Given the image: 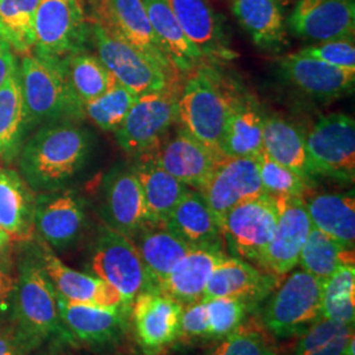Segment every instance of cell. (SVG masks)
I'll return each instance as SVG.
<instances>
[{
  "label": "cell",
  "mask_w": 355,
  "mask_h": 355,
  "mask_svg": "<svg viewBox=\"0 0 355 355\" xmlns=\"http://www.w3.org/2000/svg\"><path fill=\"white\" fill-rule=\"evenodd\" d=\"M296 53L322 61L325 64L347 70H355L354 37L334 38L328 41L313 42Z\"/></svg>",
  "instance_id": "ee69618b"
},
{
  "label": "cell",
  "mask_w": 355,
  "mask_h": 355,
  "mask_svg": "<svg viewBox=\"0 0 355 355\" xmlns=\"http://www.w3.org/2000/svg\"><path fill=\"white\" fill-rule=\"evenodd\" d=\"M225 257L224 249L192 248L158 286V291L182 305L203 300L208 280Z\"/></svg>",
  "instance_id": "484cf974"
},
{
  "label": "cell",
  "mask_w": 355,
  "mask_h": 355,
  "mask_svg": "<svg viewBox=\"0 0 355 355\" xmlns=\"http://www.w3.org/2000/svg\"><path fill=\"white\" fill-rule=\"evenodd\" d=\"M57 306L69 343L87 346L117 343L125 334L130 311L66 300L57 293Z\"/></svg>",
  "instance_id": "2e32d148"
},
{
  "label": "cell",
  "mask_w": 355,
  "mask_h": 355,
  "mask_svg": "<svg viewBox=\"0 0 355 355\" xmlns=\"http://www.w3.org/2000/svg\"><path fill=\"white\" fill-rule=\"evenodd\" d=\"M274 199L278 221L259 267L283 279L299 265L312 223L303 196H274Z\"/></svg>",
  "instance_id": "5bb4252c"
},
{
  "label": "cell",
  "mask_w": 355,
  "mask_h": 355,
  "mask_svg": "<svg viewBox=\"0 0 355 355\" xmlns=\"http://www.w3.org/2000/svg\"><path fill=\"white\" fill-rule=\"evenodd\" d=\"M259 178L263 190L271 196H303L311 191V180L280 165L262 152L258 157Z\"/></svg>",
  "instance_id": "60d3db41"
},
{
  "label": "cell",
  "mask_w": 355,
  "mask_h": 355,
  "mask_svg": "<svg viewBox=\"0 0 355 355\" xmlns=\"http://www.w3.org/2000/svg\"><path fill=\"white\" fill-rule=\"evenodd\" d=\"M89 270L120 292L130 306L141 292L154 290L136 245L107 225L99 228L91 245Z\"/></svg>",
  "instance_id": "52a82bcc"
},
{
  "label": "cell",
  "mask_w": 355,
  "mask_h": 355,
  "mask_svg": "<svg viewBox=\"0 0 355 355\" xmlns=\"http://www.w3.org/2000/svg\"><path fill=\"white\" fill-rule=\"evenodd\" d=\"M11 324H15L13 336L28 352L55 337L69 343L58 313L57 292L38 258L36 246L19 261Z\"/></svg>",
  "instance_id": "7a4b0ae2"
},
{
  "label": "cell",
  "mask_w": 355,
  "mask_h": 355,
  "mask_svg": "<svg viewBox=\"0 0 355 355\" xmlns=\"http://www.w3.org/2000/svg\"><path fill=\"white\" fill-rule=\"evenodd\" d=\"M89 23V42L94 53L117 82L127 89L141 96L170 86L183 85L182 78L170 73L142 51L111 36L99 24L91 20Z\"/></svg>",
  "instance_id": "8992f818"
},
{
  "label": "cell",
  "mask_w": 355,
  "mask_h": 355,
  "mask_svg": "<svg viewBox=\"0 0 355 355\" xmlns=\"http://www.w3.org/2000/svg\"><path fill=\"white\" fill-rule=\"evenodd\" d=\"M180 91L182 85L139 96L114 132L119 146L136 157L154 148L178 123Z\"/></svg>",
  "instance_id": "8fae6325"
},
{
  "label": "cell",
  "mask_w": 355,
  "mask_h": 355,
  "mask_svg": "<svg viewBox=\"0 0 355 355\" xmlns=\"http://www.w3.org/2000/svg\"><path fill=\"white\" fill-rule=\"evenodd\" d=\"M28 133L19 66L0 87V161L10 164L19 157Z\"/></svg>",
  "instance_id": "d6a6232c"
},
{
  "label": "cell",
  "mask_w": 355,
  "mask_h": 355,
  "mask_svg": "<svg viewBox=\"0 0 355 355\" xmlns=\"http://www.w3.org/2000/svg\"><path fill=\"white\" fill-rule=\"evenodd\" d=\"M130 240L140 253L154 290H158V286L170 271L192 249L170 229L166 228L164 223L150 221Z\"/></svg>",
  "instance_id": "f546056e"
},
{
  "label": "cell",
  "mask_w": 355,
  "mask_h": 355,
  "mask_svg": "<svg viewBox=\"0 0 355 355\" xmlns=\"http://www.w3.org/2000/svg\"><path fill=\"white\" fill-rule=\"evenodd\" d=\"M36 252L54 290L66 300L80 304L130 311V305L127 304L120 292L111 284L91 275L89 272H80L64 265L45 242L38 241Z\"/></svg>",
  "instance_id": "44dd1931"
},
{
  "label": "cell",
  "mask_w": 355,
  "mask_h": 355,
  "mask_svg": "<svg viewBox=\"0 0 355 355\" xmlns=\"http://www.w3.org/2000/svg\"><path fill=\"white\" fill-rule=\"evenodd\" d=\"M40 0H0V37L19 55L35 45V17Z\"/></svg>",
  "instance_id": "74e56055"
},
{
  "label": "cell",
  "mask_w": 355,
  "mask_h": 355,
  "mask_svg": "<svg viewBox=\"0 0 355 355\" xmlns=\"http://www.w3.org/2000/svg\"><path fill=\"white\" fill-rule=\"evenodd\" d=\"M36 196L26 179L0 167V228L12 240L29 241L35 232Z\"/></svg>",
  "instance_id": "f1b7e54d"
},
{
  "label": "cell",
  "mask_w": 355,
  "mask_h": 355,
  "mask_svg": "<svg viewBox=\"0 0 355 355\" xmlns=\"http://www.w3.org/2000/svg\"><path fill=\"white\" fill-rule=\"evenodd\" d=\"M139 99V95L127 89L121 83H116L102 96L83 104L85 119L91 120L102 130L114 132L121 125L132 105Z\"/></svg>",
  "instance_id": "ab89813d"
},
{
  "label": "cell",
  "mask_w": 355,
  "mask_h": 355,
  "mask_svg": "<svg viewBox=\"0 0 355 355\" xmlns=\"http://www.w3.org/2000/svg\"><path fill=\"white\" fill-rule=\"evenodd\" d=\"M16 296V271L12 259L4 252L0 253V325L12 320Z\"/></svg>",
  "instance_id": "7dc6e473"
},
{
  "label": "cell",
  "mask_w": 355,
  "mask_h": 355,
  "mask_svg": "<svg viewBox=\"0 0 355 355\" xmlns=\"http://www.w3.org/2000/svg\"><path fill=\"white\" fill-rule=\"evenodd\" d=\"M20 82L24 99L26 130L60 121L85 119L83 104L70 86L64 62L23 55Z\"/></svg>",
  "instance_id": "277c9868"
},
{
  "label": "cell",
  "mask_w": 355,
  "mask_h": 355,
  "mask_svg": "<svg viewBox=\"0 0 355 355\" xmlns=\"http://www.w3.org/2000/svg\"><path fill=\"white\" fill-rule=\"evenodd\" d=\"M19 66L13 51L10 45L0 37V87L7 80V78L12 74L13 70Z\"/></svg>",
  "instance_id": "c3c4849f"
},
{
  "label": "cell",
  "mask_w": 355,
  "mask_h": 355,
  "mask_svg": "<svg viewBox=\"0 0 355 355\" xmlns=\"http://www.w3.org/2000/svg\"><path fill=\"white\" fill-rule=\"evenodd\" d=\"M230 8L259 49L278 51L287 44L290 0H230Z\"/></svg>",
  "instance_id": "d4e9b609"
},
{
  "label": "cell",
  "mask_w": 355,
  "mask_h": 355,
  "mask_svg": "<svg viewBox=\"0 0 355 355\" xmlns=\"http://www.w3.org/2000/svg\"><path fill=\"white\" fill-rule=\"evenodd\" d=\"M267 297L262 324L277 338L300 337L322 318L324 283L304 270L291 271Z\"/></svg>",
  "instance_id": "5b68a950"
},
{
  "label": "cell",
  "mask_w": 355,
  "mask_h": 355,
  "mask_svg": "<svg viewBox=\"0 0 355 355\" xmlns=\"http://www.w3.org/2000/svg\"><path fill=\"white\" fill-rule=\"evenodd\" d=\"M196 191L214 212L218 225L232 208L266 193L259 178L258 158L223 154Z\"/></svg>",
  "instance_id": "4fadbf2b"
},
{
  "label": "cell",
  "mask_w": 355,
  "mask_h": 355,
  "mask_svg": "<svg viewBox=\"0 0 355 355\" xmlns=\"http://www.w3.org/2000/svg\"><path fill=\"white\" fill-rule=\"evenodd\" d=\"M92 141L74 121L41 125L19 153L21 177L33 191H54L76 177L86 165Z\"/></svg>",
  "instance_id": "6da1fadb"
},
{
  "label": "cell",
  "mask_w": 355,
  "mask_h": 355,
  "mask_svg": "<svg viewBox=\"0 0 355 355\" xmlns=\"http://www.w3.org/2000/svg\"><path fill=\"white\" fill-rule=\"evenodd\" d=\"M322 318L354 327V265L338 267L324 283Z\"/></svg>",
  "instance_id": "f35d334b"
},
{
  "label": "cell",
  "mask_w": 355,
  "mask_h": 355,
  "mask_svg": "<svg viewBox=\"0 0 355 355\" xmlns=\"http://www.w3.org/2000/svg\"><path fill=\"white\" fill-rule=\"evenodd\" d=\"M86 227L83 200L74 191H45L36 196L35 230L51 249H66L82 236Z\"/></svg>",
  "instance_id": "e0dca14e"
},
{
  "label": "cell",
  "mask_w": 355,
  "mask_h": 355,
  "mask_svg": "<svg viewBox=\"0 0 355 355\" xmlns=\"http://www.w3.org/2000/svg\"><path fill=\"white\" fill-rule=\"evenodd\" d=\"M145 153H149L168 174L193 190L202 186L221 155L196 140L180 124L174 136L167 133L154 148Z\"/></svg>",
  "instance_id": "cb8c5ba5"
},
{
  "label": "cell",
  "mask_w": 355,
  "mask_h": 355,
  "mask_svg": "<svg viewBox=\"0 0 355 355\" xmlns=\"http://www.w3.org/2000/svg\"><path fill=\"white\" fill-rule=\"evenodd\" d=\"M164 224L191 248L224 249L218 221L203 196L193 189L186 192Z\"/></svg>",
  "instance_id": "4316f807"
},
{
  "label": "cell",
  "mask_w": 355,
  "mask_h": 355,
  "mask_svg": "<svg viewBox=\"0 0 355 355\" xmlns=\"http://www.w3.org/2000/svg\"><path fill=\"white\" fill-rule=\"evenodd\" d=\"M191 42L209 64H223L236 58L223 17L208 0H167Z\"/></svg>",
  "instance_id": "ffe728a7"
},
{
  "label": "cell",
  "mask_w": 355,
  "mask_h": 355,
  "mask_svg": "<svg viewBox=\"0 0 355 355\" xmlns=\"http://www.w3.org/2000/svg\"><path fill=\"white\" fill-rule=\"evenodd\" d=\"M29 353L17 338L10 333H0V355H26Z\"/></svg>",
  "instance_id": "681fc988"
},
{
  "label": "cell",
  "mask_w": 355,
  "mask_h": 355,
  "mask_svg": "<svg viewBox=\"0 0 355 355\" xmlns=\"http://www.w3.org/2000/svg\"><path fill=\"white\" fill-rule=\"evenodd\" d=\"M262 146L271 159L311 180L304 135L284 117L279 114L263 117Z\"/></svg>",
  "instance_id": "836d02e7"
},
{
  "label": "cell",
  "mask_w": 355,
  "mask_h": 355,
  "mask_svg": "<svg viewBox=\"0 0 355 355\" xmlns=\"http://www.w3.org/2000/svg\"><path fill=\"white\" fill-rule=\"evenodd\" d=\"M10 242H11L10 236H8L6 232H1V233H0V253L4 252V250L8 248Z\"/></svg>",
  "instance_id": "816d5d0a"
},
{
  "label": "cell",
  "mask_w": 355,
  "mask_h": 355,
  "mask_svg": "<svg viewBox=\"0 0 355 355\" xmlns=\"http://www.w3.org/2000/svg\"><path fill=\"white\" fill-rule=\"evenodd\" d=\"M280 279L250 262L227 255L208 280L203 300L234 297L254 309L279 286Z\"/></svg>",
  "instance_id": "7402d4cb"
},
{
  "label": "cell",
  "mask_w": 355,
  "mask_h": 355,
  "mask_svg": "<svg viewBox=\"0 0 355 355\" xmlns=\"http://www.w3.org/2000/svg\"><path fill=\"white\" fill-rule=\"evenodd\" d=\"M278 69L292 87L318 101L343 98L354 89L355 70L325 64L296 51L279 58Z\"/></svg>",
  "instance_id": "603a6c76"
},
{
  "label": "cell",
  "mask_w": 355,
  "mask_h": 355,
  "mask_svg": "<svg viewBox=\"0 0 355 355\" xmlns=\"http://www.w3.org/2000/svg\"><path fill=\"white\" fill-rule=\"evenodd\" d=\"M89 1L91 8V12L87 15L89 20L99 24L111 36L142 51L170 73L182 78L158 44L142 0Z\"/></svg>",
  "instance_id": "7c38bea8"
},
{
  "label": "cell",
  "mask_w": 355,
  "mask_h": 355,
  "mask_svg": "<svg viewBox=\"0 0 355 355\" xmlns=\"http://www.w3.org/2000/svg\"><path fill=\"white\" fill-rule=\"evenodd\" d=\"M1 232H4V230H3V229L0 228V233H1Z\"/></svg>",
  "instance_id": "f5cc1de1"
},
{
  "label": "cell",
  "mask_w": 355,
  "mask_h": 355,
  "mask_svg": "<svg viewBox=\"0 0 355 355\" xmlns=\"http://www.w3.org/2000/svg\"><path fill=\"white\" fill-rule=\"evenodd\" d=\"M207 305L209 341H220L239 329L253 309L234 297H215L204 300Z\"/></svg>",
  "instance_id": "b9f144b4"
},
{
  "label": "cell",
  "mask_w": 355,
  "mask_h": 355,
  "mask_svg": "<svg viewBox=\"0 0 355 355\" xmlns=\"http://www.w3.org/2000/svg\"><path fill=\"white\" fill-rule=\"evenodd\" d=\"M209 355H279L261 330L243 325L217 341Z\"/></svg>",
  "instance_id": "7bdbcfd3"
},
{
  "label": "cell",
  "mask_w": 355,
  "mask_h": 355,
  "mask_svg": "<svg viewBox=\"0 0 355 355\" xmlns=\"http://www.w3.org/2000/svg\"><path fill=\"white\" fill-rule=\"evenodd\" d=\"M278 221L274 196L263 193L232 208L220 223L224 245L233 257L261 266Z\"/></svg>",
  "instance_id": "30bf717a"
},
{
  "label": "cell",
  "mask_w": 355,
  "mask_h": 355,
  "mask_svg": "<svg viewBox=\"0 0 355 355\" xmlns=\"http://www.w3.org/2000/svg\"><path fill=\"white\" fill-rule=\"evenodd\" d=\"M302 270L325 283L343 265H354V249L336 241L320 229H311L300 253Z\"/></svg>",
  "instance_id": "8d00e7d4"
},
{
  "label": "cell",
  "mask_w": 355,
  "mask_h": 355,
  "mask_svg": "<svg viewBox=\"0 0 355 355\" xmlns=\"http://www.w3.org/2000/svg\"><path fill=\"white\" fill-rule=\"evenodd\" d=\"M237 102L233 89L225 85L215 66L200 64L183 78L178 101V123L196 140L220 153L218 144Z\"/></svg>",
  "instance_id": "3957f363"
},
{
  "label": "cell",
  "mask_w": 355,
  "mask_h": 355,
  "mask_svg": "<svg viewBox=\"0 0 355 355\" xmlns=\"http://www.w3.org/2000/svg\"><path fill=\"white\" fill-rule=\"evenodd\" d=\"M352 337H354V331L337 338L336 341L328 343L324 347L318 349L316 352H312V353H309L308 355H343L345 347H346V345L350 341Z\"/></svg>",
  "instance_id": "f907efd6"
},
{
  "label": "cell",
  "mask_w": 355,
  "mask_h": 355,
  "mask_svg": "<svg viewBox=\"0 0 355 355\" xmlns=\"http://www.w3.org/2000/svg\"><path fill=\"white\" fill-rule=\"evenodd\" d=\"M203 341H209V324L205 302L199 300L183 305L175 345L190 346Z\"/></svg>",
  "instance_id": "bcb514c9"
},
{
  "label": "cell",
  "mask_w": 355,
  "mask_h": 355,
  "mask_svg": "<svg viewBox=\"0 0 355 355\" xmlns=\"http://www.w3.org/2000/svg\"><path fill=\"white\" fill-rule=\"evenodd\" d=\"M132 168L140 182L150 221L165 223L190 187L168 174L149 153L137 155Z\"/></svg>",
  "instance_id": "1f68e13d"
},
{
  "label": "cell",
  "mask_w": 355,
  "mask_h": 355,
  "mask_svg": "<svg viewBox=\"0 0 355 355\" xmlns=\"http://www.w3.org/2000/svg\"><path fill=\"white\" fill-rule=\"evenodd\" d=\"M183 305L158 290L141 292L130 306L135 336L144 355H159L175 345Z\"/></svg>",
  "instance_id": "9a60e30c"
},
{
  "label": "cell",
  "mask_w": 355,
  "mask_h": 355,
  "mask_svg": "<svg viewBox=\"0 0 355 355\" xmlns=\"http://www.w3.org/2000/svg\"><path fill=\"white\" fill-rule=\"evenodd\" d=\"M104 225L132 239L150 223L140 182L132 167H116L103 183Z\"/></svg>",
  "instance_id": "ac0fdd59"
},
{
  "label": "cell",
  "mask_w": 355,
  "mask_h": 355,
  "mask_svg": "<svg viewBox=\"0 0 355 355\" xmlns=\"http://www.w3.org/2000/svg\"><path fill=\"white\" fill-rule=\"evenodd\" d=\"M287 28L295 37L311 42L354 37L355 0H297Z\"/></svg>",
  "instance_id": "d6986e66"
},
{
  "label": "cell",
  "mask_w": 355,
  "mask_h": 355,
  "mask_svg": "<svg viewBox=\"0 0 355 355\" xmlns=\"http://www.w3.org/2000/svg\"><path fill=\"white\" fill-rule=\"evenodd\" d=\"M312 177L353 183L355 178V123L346 114H324L304 136Z\"/></svg>",
  "instance_id": "9c48e42d"
},
{
  "label": "cell",
  "mask_w": 355,
  "mask_h": 355,
  "mask_svg": "<svg viewBox=\"0 0 355 355\" xmlns=\"http://www.w3.org/2000/svg\"><path fill=\"white\" fill-rule=\"evenodd\" d=\"M312 227L327 233L349 249H354L355 199L352 192H321L304 196Z\"/></svg>",
  "instance_id": "4dcf8cb0"
},
{
  "label": "cell",
  "mask_w": 355,
  "mask_h": 355,
  "mask_svg": "<svg viewBox=\"0 0 355 355\" xmlns=\"http://www.w3.org/2000/svg\"><path fill=\"white\" fill-rule=\"evenodd\" d=\"M64 67L70 86L82 104L102 96L117 83L114 74L89 49L73 53L64 61Z\"/></svg>",
  "instance_id": "d590c367"
},
{
  "label": "cell",
  "mask_w": 355,
  "mask_h": 355,
  "mask_svg": "<svg viewBox=\"0 0 355 355\" xmlns=\"http://www.w3.org/2000/svg\"><path fill=\"white\" fill-rule=\"evenodd\" d=\"M353 331L354 327L352 325H343L340 322L322 318L306 330L304 334L300 336L299 341L288 355H308Z\"/></svg>",
  "instance_id": "f6af8a7d"
},
{
  "label": "cell",
  "mask_w": 355,
  "mask_h": 355,
  "mask_svg": "<svg viewBox=\"0 0 355 355\" xmlns=\"http://www.w3.org/2000/svg\"><path fill=\"white\" fill-rule=\"evenodd\" d=\"M263 117L249 104L236 103L224 128L218 152L227 157L258 158L262 152Z\"/></svg>",
  "instance_id": "e575fe53"
},
{
  "label": "cell",
  "mask_w": 355,
  "mask_h": 355,
  "mask_svg": "<svg viewBox=\"0 0 355 355\" xmlns=\"http://www.w3.org/2000/svg\"><path fill=\"white\" fill-rule=\"evenodd\" d=\"M153 32L166 57L179 76H189L193 69L208 64L200 51L186 36L167 0H142Z\"/></svg>",
  "instance_id": "83f0119b"
},
{
  "label": "cell",
  "mask_w": 355,
  "mask_h": 355,
  "mask_svg": "<svg viewBox=\"0 0 355 355\" xmlns=\"http://www.w3.org/2000/svg\"><path fill=\"white\" fill-rule=\"evenodd\" d=\"M89 29L85 0H40L32 54L64 62L73 53L87 49Z\"/></svg>",
  "instance_id": "ba28073f"
}]
</instances>
